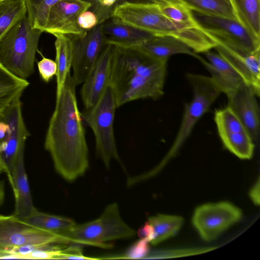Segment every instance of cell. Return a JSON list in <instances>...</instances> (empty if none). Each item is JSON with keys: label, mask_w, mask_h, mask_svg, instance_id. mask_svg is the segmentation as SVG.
Returning a JSON list of instances; mask_svg holds the SVG:
<instances>
[{"label": "cell", "mask_w": 260, "mask_h": 260, "mask_svg": "<svg viewBox=\"0 0 260 260\" xmlns=\"http://www.w3.org/2000/svg\"><path fill=\"white\" fill-rule=\"evenodd\" d=\"M54 36L56 38V97L59 94L68 75L71 73L73 58L72 40L70 35L55 34Z\"/></svg>", "instance_id": "21"}, {"label": "cell", "mask_w": 260, "mask_h": 260, "mask_svg": "<svg viewBox=\"0 0 260 260\" xmlns=\"http://www.w3.org/2000/svg\"><path fill=\"white\" fill-rule=\"evenodd\" d=\"M149 243L146 240L140 239L132 245L125 253L119 258L138 259L144 257L149 251Z\"/></svg>", "instance_id": "32"}, {"label": "cell", "mask_w": 260, "mask_h": 260, "mask_svg": "<svg viewBox=\"0 0 260 260\" xmlns=\"http://www.w3.org/2000/svg\"><path fill=\"white\" fill-rule=\"evenodd\" d=\"M183 220L182 217L177 215L158 214L149 217L147 221L151 224L154 231L150 243L156 245L175 235L181 228Z\"/></svg>", "instance_id": "26"}, {"label": "cell", "mask_w": 260, "mask_h": 260, "mask_svg": "<svg viewBox=\"0 0 260 260\" xmlns=\"http://www.w3.org/2000/svg\"><path fill=\"white\" fill-rule=\"evenodd\" d=\"M190 11L198 25L213 38L246 53L260 50V39L251 35L238 21Z\"/></svg>", "instance_id": "9"}, {"label": "cell", "mask_w": 260, "mask_h": 260, "mask_svg": "<svg viewBox=\"0 0 260 260\" xmlns=\"http://www.w3.org/2000/svg\"><path fill=\"white\" fill-rule=\"evenodd\" d=\"M207 60H199L211 75L210 77L221 93L226 96L235 91L243 80L229 63L217 52L210 50L203 53Z\"/></svg>", "instance_id": "18"}, {"label": "cell", "mask_w": 260, "mask_h": 260, "mask_svg": "<svg viewBox=\"0 0 260 260\" xmlns=\"http://www.w3.org/2000/svg\"><path fill=\"white\" fill-rule=\"evenodd\" d=\"M154 36H171L181 40L190 48L198 47L202 39V31L196 23H181L173 21L154 4L122 1L112 11V16Z\"/></svg>", "instance_id": "3"}, {"label": "cell", "mask_w": 260, "mask_h": 260, "mask_svg": "<svg viewBox=\"0 0 260 260\" xmlns=\"http://www.w3.org/2000/svg\"><path fill=\"white\" fill-rule=\"evenodd\" d=\"M91 3L87 0H61L50 9L44 31L52 34L81 36L85 34L78 26V16L88 10Z\"/></svg>", "instance_id": "14"}, {"label": "cell", "mask_w": 260, "mask_h": 260, "mask_svg": "<svg viewBox=\"0 0 260 260\" xmlns=\"http://www.w3.org/2000/svg\"><path fill=\"white\" fill-rule=\"evenodd\" d=\"M242 216L241 210L231 203H208L196 209L192 223L202 238L211 241L238 221Z\"/></svg>", "instance_id": "11"}, {"label": "cell", "mask_w": 260, "mask_h": 260, "mask_svg": "<svg viewBox=\"0 0 260 260\" xmlns=\"http://www.w3.org/2000/svg\"><path fill=\"white\" fill-rule=\"evenodd\" d=\"M77 22L79 28L84 32L92 29L99 24L96 15L89 9L80 14Z\"/></svg>", "instance_id": "34"}, {"label": "cell", "mask_w": 260, "mask_h": 260, "mask_svg": "<svg viewBox=\"0 0 260 260\" xmlns=\"http://www.w3.org/2000/svg\"><path fill=\"white\" fill-rule=\"evenodd\" d=\"M61 0H24L26 15L31 26L44 31L51 8Z\"/></svg>", "instance_id": "29"}, {"label": "cell", "mask_w": 260, "mask_h": 260, "mask_svg": "<svg viewBox=\"0 0 260 260\" xmlns=\"http://www.w3.org/2000/svg\"><path fill=\"white\" fill-rule=\"evenodd\" d=\"M178 1H179V0H178Z\"/></svg>", "instance_id": "42"}, {"label": "cell", "mask_w": 260, "mask_h": 260, "mask_svg": "<svg viewBox=\"0 0 260 260\" xmlns=\"http://www.w3.org/2000/svg\"><path fill=\"white\" fill-rule=\"evenodd\" d=\"M75 87L69 73L56 97L55 109L44 143L56 171L69 182L84 175L89 164L88 147Z\"/></svg>", "instance_id": "1"}, {"label": "cell", "mask_w": 260, "mask_h": 260, "mask_svg": "<svg viewBox=\"0 0 260 260\" xmlns=\"http://www.w3.org/2000/svg\"><path fill=\"white\" fill-rule=\"evenodd\" d=\"M167 61L152 58L137 47L115 46L110 85L117 108L133 101L161 96Z\"/></svg>", "instance_id": "2"}, {"label": "cell", "mask_w": 260, "mask_h": 260, "mask_svg": "<svg viewBox=\"0 0 260 260\" xmlns=\"http://www.w3.org/2000/svg\"><path fill=\"white\" fill-rule=\"evenodd\" d=\"M137 47L157 59L168 60L170 56L178 54L189 55L198 59L200 57L184 42L171 36H154Z\"/></svg>", "instance_id": "20"}, {"label": "cell", "mask_w": 260, "mask_h": 260, "mask_svg": "<svg viewBox=\"0 0 260 260\" xmlns=\"http://www.w3.org/2000/svg\"><path fill=\"white\" fill-rule=\"evenodd\" d=\"M3 1H4V0H0V2Z\"/></svg>", "instance_id": "41"}, {"label": "cell", "mask_w": 260, "mask_h": 260, "mask_svg": "<svg viewBox=\"0 0 260 260\" xmlns=\"http://www.w3.org/2000/svg\"><path fill=\"white\" fill-rule=\"evenodd\" d=\"M24 0L0 2V39L18 21L26 15Z\"/></svg>", "instance_id": "28"}, {"label": "cell", "mask_w": 260, "mask_h": 260, "mask_svg": "<svg viewBox=\"0 0 260 260\" xmlns=\"http://www.w3.org/2000/svg\"><path fill=\"white\" fill-rule=\"evenodd\" d=\"M213 39L216 43L214 48L217 52L229 63L245 83L252 87L259 97L260 50L252 53H246L233 48L219 40Z\"/></svg>", "instance_id": "16"}, {"label": "cell", "mask_w": 260, "mask_h": 260, "mask_svg": "<svg viewBox=\"0 0 260 260\" xmlns=\"http://www.w3.org/2000/svg\"><path fill=\"white\" fill-rule=\"evenodd\" d=\"M257 96L252 87L244 82L227 95V106L236 114L253 141L257 140L260 132L259 108Z\"/></svg>", "instance_id": "15"}, {"label": "cell", "mask_w": 260, "mask_h": 260, "mask_svg": "<svg viewBox=\"0 0 260 260\" xmlns=\"http://www.w3.org/2000/svg\"><path fill=\"white\" fill-rule=\"evenodd\" d=\"M61 244L59 236L39 229L14 214L0 215V258L17 247Z\"/></svg>", "instance_id": "10"}, {"label": "cell", "mask_w": 260, "mask_h": 260, "mask_svg": "<svg viewBox=\"0 0 260 260\" xmlns=\"http://www.w3.org/2000/svg\"><path fill=\"white\" fill-rule=\"evenodd\" d=\"M87 1H89V2H90V1H92V0H87Z\"/></svg>", "instance_id": "40"}, {"label": "cell", "mask_w": 260, "mask_h": 260, "mask_svg": "<svg viewBox=\"0 0 260 260\" xmlns=\"http://www.w3.org/2000/svg\"><path fill=\"white\" fill-rule=\"evenodd\" d=\"M70 36L72 40V77L77 86L85 81L106 44L102 23L83 35Z\"/></svg>", "instance_id": "12"}, {"label": "cell", "mask_w": 260, "mask_h": 260, "mask_svg": "<svg viewBox=\"0 0 260 260\" xmlns=\"http://www.w3.org/2000/svg\"><path fill=\"white\" fill-rule=\"evenodd\" d=\"M5 198V184L3 180L0 181V205L4 201Z\"/></svg>", "instance_id": "38"}, {"label": "cell", "mask_w": 260, "mask_h": 260, "mask_svg": "<svg viewBox=\"0 0 260 260\" xmlns=\"http://www.w3.org/2000/svg\"><path fill=\"white\" fill-rule=\"evenodd\" d=\"M136 231L121 218L117 203L109 204L98 218L81 224H76L60 237L63 244H76L109 249L107 242L133 237Z\"/></svg>", "instance_id": "5"}, {"label": "cell", "mask_w": 260, "mask_h": 260, "mask_svg": "<svg viewBox=\"0 0 260 260\" xmlns=\"http://www.w3.org/2000/svg\"><path fill=\"white\" fill-rule=\"evenodd\" d=\"M114 51V45L106 44L95 64L83 82L81 96L85 109L94 106L110 84Z\"/></svg>", "instance_id": "13"}, {"label": "cell", "mask_w": 260, "mask_h": 260, "mask_svg": "<svg viewBox=\"0 0 260 260\" xmlns=\"http://www.w3.org/2000/svg\"><path fill=\"white\" fill-rule=\"evenodd\" d=\"M5 167L0 155V174L5 172Z\"/></svg>", "instance_id": "39"}, {"label": "cell", "mask_w": 260, "mask_h": 260, "mask_svg": "<svg viewBox=\"0 0 260 260\" xmlns=\"http://www.w3.org/2000/svg\"><path fill=\"white\" fill-rule=\"evenodd\" d=\"M186 78L193 91L191 101L184 106L182 119L170 155L174 154L191 134L197 122L206 113L221 93L210 77L188 73Z\"/></svg>", "instance_id": "7"}, {"label": "cell", "mask_w": 260, "mask_h": 260, "mask_svg": "<svg viewBox=\"0 0 260 260\" xmlns=\"http://www.w3.org/2000/svg\"><path fill=\"white\" fill-rule=\"evenodd\" d=\"M15 201L14 214L25 219L36 208L34 205L24 164V152L18 156L12 174L11 185Z\"/></svg>", "instance_id": "19"}, {"label": "cell", "mask_w": 260, "mask_h": 260, "mask_svg": "<svg viewBox=\"0 0 260 260\" xmlns=\"http://www.w3.org/2000/svg\"><path fill=\"white\" fill-rule=\"evenodd\" d=\"M29 83L7 70L0 63V112L20 99Z\"/></svg>", "instance_id": "22"}, {"label": "cell", "mask_w": 260, "mask_h": 260, "mask_svg": "<svg viewBox=\"0 0 260 260\" xmlns=\"http://www.w3.org/2000/svg\"><path fill=\"white\" fill-rule=\"evenodd\" d=\"M29 136L18 99L0 112V155L11 186L15 162L18 155L24 152Z\"/></svg>", "instance_id": "8"}, {"label": "cell", "mask_w": 260, "mask_h": 260, "mask_svg": "<svg viewBox=\"0 0 260 260\" xmlns=\"http://www.w3.org/2000/svg\"><path fill=\"white\" fill-rule=\"evenodd\" d=\"M159 7L161 12L173 21L186 24L196 23L190 10L180 1L170 2Z\"/></svg>", "instance_id": "30"}, {"label": "cell", "mask_w": 260, "mask_h": 260, "mask_svg": "<svg viewBox=\"0 0 260 260\" xmlns=\"http://www.w3.org/2000/svg\"><path fill=\"white\" fill-rule=\"evenodd\" d=\"M238 21L260 39L259 0H231Z\"/></svg>", "instance_id": "23"}, {"label": "cell", "mask_w": 260, "mask_h": 260, "mask_svg": "<svg viewBox=\"0 0 260 260\" xmlns=\"http://www.w3.org/2000/svg\"><path fill=\"white\" fill-rule=\"evenodd\" d=\"M23 219L39 229L57 235L60 238L65 232L76 224L71 218L45 213L37 209L29 216Z\"/></svg>", "instance_id": "25"}, {"label": "cell", "mask_w": 260, "mask_h": 260, "mask_svg": "<svg viewBox=\"0 0 260 260\" xmlns=\"http://www.w3.org/2000/svg\"><path fill=\"white\" fill-rule=\"evenodd\" d=\"M69 246H64L59 259H93L96 258L87 257L84 255L82 248L76 244Z\"/></svg>", "instance_id": "35"}, {"label": "cell", "mask_w": 260, "mask_h": 260, "mask_svg": "<svg viewBox=\"0 0 260 260\" xmlns=\"http://www.w3.org/2000/svg\"><path fill=\"white\" fill-rule=\"evenodd\" d=\"M224 146L238 157L248 159L252 157L254 144L247 131L218 133Z\"/></svg>", "instance_id": "24"}, {"label": "cell", "mask_w": 260, "mask_h": 260, "mask_svg": "<svg viewBox=\"0 0 260 260\" xmlns=\"http://www.w3.org/2000/svg\"><path fill=\"white\" fill-rule=\"evenodd\" d=\"M189 9L237 21L231 0H179Z\"/></svg>", "instance_id": "27"}, {"label": "cell", "mask_w": 260, "mask_h": 260, "mask_svg": "<svg viewBox=\"0 0 260 260\" xmlns=\"http://www.w3.org/2000/svg\"><path fill=\"white\" fill-rule=\"evenodd\" d=\"M138 235L140 239L146 240L150 243L154 236L152 226L148 221H147L139 229Z\"/></svg>", "instance_id": "36"}, {"label": "cell", "mask_w": 260, "mask_h": 260, "mask_svg": "<svg viewBox=\"0 0 260 260\" xmlns=\"http://www.w3.org/2000/svg\"><path fill=\"white\" fill-rule=\"evenodd\" d=\"M121 0H92L89 2L91 6L89 9L96 15L100 24L112 16L114 7Z\"/></svg>", "instance_id": "31"}, {"label": "cell", "mask_w": 260, "mask_h": 260, "mask_svg": "<svg viewBox=\"0 0 260 260\" xmlns=\"http://www.w3.org/2000/svg\"><path fill=\"white\" fill-rule=\"evenodd\" d=\"M259 189V180L258 179L257 182L252 187L249 192V196L251 199L256 205H259L260 203Z\"/></svg>", "instance_id": "37"}, {"label": "cell", "mask_w": 260, "mask_h": 260, "mask_svg": "<svg viewBox=\"0 0 260 260\" xmlns=\"http://www.w3.org/2000/svg\"><path fill=\"white\" fill-rule=\"evenodd\" d=\"M117 108L114 93L110 84L95 104L81 113L82 120L93 132L96 152L107 168L110 167L112 159L120 161L113 127Z\"/></svg>", "instance_id": "6"}, {"label": "cell", "mask_w": 260, "mask_h": 260, "mask_svg": "<svg viewBox=\"0 0 260 260\" xmlns=\"http://www.w3.org/2000/svg\"><path fill=\"white\" fill-rule=\"evenodd\" d=\"M102 28L106 44L120 47H138L154 36L114 17L102 23Z\"/></svg>", "instance_id": "17"}, {"label": "cell", "mask_w": 260, "mask_h": 260, "mask_svg": "<svg viewBox=\"0 0 260 260\" xmlns=\"http://www.w3.org/2000/svg\"><path fill=\"white\" fill-rule=\"evenodd\" d=\"M43 31L34 28L26 15L0 39V63L15 76L26 79L34 71L35 55Z\"/></svg>", "instance_id": "4"}, {"label": "cell", "mask_w": 260, "mask_h": 260, "mask_svg": "<svg viewBox=\"0 0 260 260\" xmlns=\"http://www.w3.org/2000/svg\"><path fill=\"white\" fill-rule=\"evenodd\" d=\"M39 72L42 79L48 83L57 73V65L55 61L43 56L42 59L38 62Z\"/></svg>", "instance_id": "33"}]
</instances>
